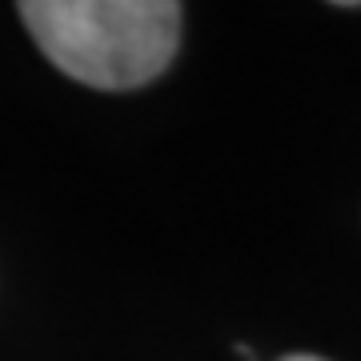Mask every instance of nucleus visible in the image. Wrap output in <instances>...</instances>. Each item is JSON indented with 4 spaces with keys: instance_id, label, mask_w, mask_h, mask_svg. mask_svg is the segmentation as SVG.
<instances>
[{
    "instance_id": "2",
    "label": "nucleus",
    "mask_w": 361,
    "mask_h": 361,
    "mask_svg": "<svg viewBox=\"0 0 361 361\" xmlns=\"http://www.w3.org/2000/svg\"><path fill=\"white\" fill-rule=\"evenodd\" d=\"M281 361H325V357H310V353H293V357H281Z\"/></svg>"
},
{
    "instance_id": "1",
    "label": "nucleus",
    "mask_w": 361,
    "mask_h": 361,
    "mask_svg": "<svg viewBox=\"0 0 361 361\" xmlns=\"http://www.w3.org/2000/svg\"><path fill=\"white\" fill-rule=\"evenodd\" d=\"M16 13L52 65L89 89H141L177 56L173 0H25Z\"/></svg>"
}]
</instances>
